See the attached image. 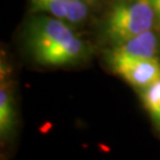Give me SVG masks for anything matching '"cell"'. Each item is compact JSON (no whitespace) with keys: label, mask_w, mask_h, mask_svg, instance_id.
Here are the masks:
<instances>
[{"label":"cell","mask_w":160,"mask_h":160,"mask_svg":"<svg viewBox=\"0 0 160 160\" xmlns=\"http://www.w3.org/2000/svg\"><path fill=\"white\" fill-rule=\"evenodd\" d=\"M28 42L34 59L50 67L72 64L87 51L86 43L75 33L70 24L48 14L30 22Z\"/></svg>","instance_id":"1"},{"label":"cell","mask_w":160,"mask_h":160,"mask_svg":"<svg viewBox=\"0 0 160 160\" xmlns=\"http://www.w3.org/2000/svg\"><path fill=\"white\" fill-rule=\"evenodd\" d=\"M155 11L149 0H125L113 6L106 19V34L115 44L153 29Z\"/></svg>","instance_id":"2"},{"label":"cell","mask_w":160,"mask_h":160,"mask_svg":"<svg viewBox=\"0 0 160 160\" xmlns=\"http://www.w3.org/2000/svg\"><path fill=\"white\" fill-rule=\"evenodd\" d=\"M109 61L115 72L135 88L145 89L160 80V62L158 58L133 59L110 55Z\"/></svg>","instance_id":"3"},{"label":"cell","mask_w":160,"mask_h":160,"mask_svg":"<svg viewBox=\"0 0 160 160\" xmlns=\"http://www.w3.org/2000/svg\"><path fill=\"white\" fill-rule=\"evenodd\" d=\"M33 12H40L65 23L81 24L88 17V4L84 0H30Z\"/></svg>","instance_id":"4"},{"label":"cell","mask_w":160,"mask_h":160,"mask_svg":"<svg viewBox=\"0 0 160 160\" xmlns=\"http://www.w3.org/2000/svg\"><path fill=\"white\" fill-rule=\"evenodd\" d=\"M159 51V38L152 31H145L122 43L115 44L110 55L133 59L157 58Z\"/></svg>","instance_id":"5"},{"label":"cell","mask_w":160,"mask_h":160,"mask_svg":"<svg viewBox=\"0 0 160 160\" xmlns=\"http://www.w3.org/2000/svg\"><path fill=\"white\" fill-rule=\"evenodd\" d=\"M14 123V108L11 94L6 84L1 83L0 88V133L2 137H7Z\"/></svg>","instance_id":"6"},{"label":"cell","mask_w":160,"mask_h":160,"mask_svg":"<svg viewBox=\"0 0 160 160\" xmlns=\"http://www.w3.org/2000/svg\"><path fill=\"white\" fill-rule=\"evenodd\" d=\"M142 101L149 114L160 121V80L143 89Z\"/></svg>","instance_id":"7"},{"label":"cell","mask_w":160,"mask_h":160,"mask_svg":"<svg viewBox=\"0 0 160 160\" xmlns=\"http://www.w3.org/2000/svg\"><path fill=\"white\" fill-rule=\"evenodd\" d=\"M84 1H86L87 4L89 5V4H94V2H96L97 0H84Z\"/></svg>","instance_id":"8"}]
</instances>
